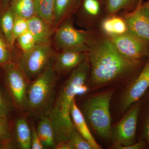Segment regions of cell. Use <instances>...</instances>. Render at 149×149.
<instances>
[{
    "instance_id": "6da1fadb",
    "label": "cell",
    "mask_w": 149,
    "mask_h": 149,
    "mask_svg": "<svg viewBox=\"0 0 149 149\" xmlns=\"http://www.w3.org/2000/svg\"><path fill=\"white\" fill-rule=\"evenodd\" d=\"M88 55L90 64V81L97 88L135 74L142 61H131L121 55L109 37L98 27L88 30Z\"/></svg>"
},
{
    "instance_id": "7a4b0ae2",
    "label": "cell",
    "mask_w": 149,
    "mask_h": 149,
    "mask_svg": "<svg viewBox=\"0 0 149 149\" xmlns=\"http://www.w3.org/2000/svg\"><path fill=\"white\" fill-rule=\"evenodd\" d=\"M90 64L88 59L71 71L59 91L49 116L54 130L56 145L67 142L75 128L71 120L70 110L78 88L89 77Z\"/></svg>"
},
{
    "instance_id": "3957f363",
    "label": "cell",
    "mask_w": 149,
    "mask_h": 149,
    "mask_svg": "<svg viewBox=\"0 0 149 149\" xmlns=\"http://www.w3.org/2000/svg\"><path fill=\"white\" fill-rule=\"evenodd\" d=\"M57 74L53 68L52 60L45 70L29 83L23 111L40 118L48 115L53 102Z\"/></svg>"
},
{
    "instance_id": "277c9868",
    "label": "cell",
    "mask_w": 149,
    "mask_h": 149,
    "mask_svg": "<svg viewBox=\"0 0 149 149\" xmlns=\"http://www.w3.org/2000/svg\"><path fill=\"white\" fill-rule=\"evenodd\" d=\"M114 92V89H110L91 96L83 103L80 109L92 128L104 139L111 136L110 104Z\"/></svg>"
},
{
    "instance_id": "5b68a950",
    "label": "cell",
    "mask_w": 149,
    "mask_h": 149,
    "mask_svg": "<svg viewBox=\"0 0 149 149\" xmlns=\"http://www.w3.org/2000/svg\"><path fill=\"white\" fill-rule=\"evenodd\" d=\"M55 53L51 43L37 45L28 52L22 53L15 63L31 82L45 70Z\"/></svg>"
},
{
    "instance_id": "8992f818",
    "label": "cell",
    "mask_w": 149,
    "mask_h": 149,
    "mask_svg": "<svg viewBox=\"0 0 149 149\" xmlns=\"http://www.w3.org/2000/svg\"><path fill=\"white\" fill-rule=\"evenodd\" d=\"M72 18L67 19L55 30V47L58 51L71 50L88 52L89 31L75 28Z\"/></svg>"
},
{
    "instance_id": "52a82bcc",
    "label": "cell",
    "mask_w": 149,
    "mask_h": 149,
    "mask_svg": "<svg viewBox=\"0 0 149 149\" xmlns=\"http://www.w3.org/2000/svg\"><path fill=\"white\" fill-rule=\"evenodd\" d=\"M2 68L6 88L13 103L17 108L23 111L27 88L31 82L13 61Z\"/></svg>"
},
{
    "instance_id": "ba28073f",
    "label": "cell",
    "mask_w": 149,
    "mask_h": 149,
    "mask_svg": "<svg viewBox=\"0 0 149 149\" xmlns=\"http://www.w3.org/2000/svg\"><path fill=\"white\" fill-rule=\"evenodd\" d=\"M109 38L119 53L129 60L143 61L149 57V42L130 32Z\"/></svg>"
},
{
    "instance_id": "9c48e42d",
    "label": "cell",
    "mask_w": 149,
    "mask_h": 149,
    "mask_svg": "<svg viewBox=\"0 0 149 149\" xmlns=\"http://www.w3.org/2000/svg\"><path fill=\"white\" fill-rule=\"evenodd\" d=\"M140 109L139 104L134 105L118 123L112 128L111 137L113 139L114 144L127 146L136 143V128Z\"/></svg>"
},
{
    "instance_id": "30bf717a",
    "label": "cell",
    "mask_w": 149,
    "mask_h": 149,
    "mask_svg": "<svg viewBox=\"0 0 149 149\" xmlns=\"http://www.w3.org/2000/svg\"><path fill=\"white\" fill-rule=\"evenodd\" d=\"M73 17L78 26L89 30L97 27L106 17L105 7L99 0H83Z\"/></svg>"
},
{
    "instance_id": "8fae6325",
    "label": "cell",
    "mask_w": 149,
    "mask_h": 149,
    "mask_svg": "<svg viewBox=\"0 0 149 149\" xmlns=\"http://www.w3.org/2000/svg\"><path fill=\"white\" fill-rule=\"evenodd\" d=\"M149 88V57L143 68L133 82L126 88L121 100L123 111L126 110L138 101Z\"/></svg>"
},
{
    "instance_id": "7c38bea8",
    "label": "cell",
    "mask_w": 149,
    "mask_h": 149,
    "mask_svg": "<svg viewBox=\"0 0 149 149\" xmlns=\"http://www.w3.org/2000/svg\"><path fill=\"white\" fill-rule=\"evenodd\" d=\"M143 1V0H139L133 10L123 11L121 15L127 23L129 32L149 42V18L141 10Z\"/></svg>"
},
{
    "instance_id": "4fadbf2b",
    "label": "cell",
    "mask_w": 149,
    "mask_h": 149,
    "mask_svg": "<svg viewBox=\"0 0 149 149\" xmlns=\"http://www.w3.org/2000/svg\"><path fill=\"white\" fill-rule=\"evenodd\" d=\"M88 58V52L63 50L55 53L52 59V66L57 74L72 71Z\"/></svg>"
},
{
    "instance_id": "5bb4252c",
    "label": "cell",
    "mask_w": 149,
    "mask_h": 149,
    "mask_svg": "<svg viewBox=\"0 0 149 149\" xmlns=\"http://www.w3.org/2000/svg\"><path fill=\"white\" fill-rule=\"evenodd\" d=\"M100 31L107 37L119 36L129 32L125 19L117 14L105 17L97 26Z\"/></svg>"
},
{
    "instance_id": "9a60e30c",
    "label": "cell",
    "mask_w": 149,
    "mask_h": 149,
    "mask_svg": "<svg viewBox=\"0 0 149 149\" xmlns=\"http://www.w3.org/2000/svg\"><path fill=\"white\" fill-rule=\"evenodd\" d=\"M70 115L74 128L79 134L91 144L93 149H102L101 147L97 143L90 131L86 119L76 104L75 99L71 106Z\"/></svg>"
},
{
    "instance_id": "2e32d148",
    "label": "cell",
    "mask_w": 149,
    "mask_h": 149,
    "mask_svg": "<svg viewBox=\"0 0 149 149\" xmlns=\"http://www.w3.org/2000/svg\"><path fill=\"white\" fill-rule=\"evenodd\" d=\"M28 31L35 38L37 45L50 43L54 30L52 27L36 15L27 19Z\"/></svg>"
},
{
    "instance_id": "e0dca14e",
    "label": "cell",
    "mask_w": 149,
    "mask_h": 149,
    "mask_svg": "<svg viewBox=\"0 0 149 149\" xmlns=\"http://www.w3.org/2000/svg\"><path fill=\"white\" fill-rule=\"evenodd\" d=\"M14 128V140L17 147L19 149H31L32 130L27 119L24 117L17 118Z\"/></svg>"
},
{
    "instance_id": "ac0fdd59",
    "label": "cell",
    "mask_w": 149,
    "mask_h": 149,
    "mask_svg": "<svg viewBox=\"0 0 149 149\" xmlns=\"http://www.w3.org/2000/svg\"><path fill=\"white\" fill-rule=\"evenodd\" d=\"M37 131L45 148H55L54 130L49 116L44 115L40 118Z\"/></svg>"
},
{
    "instance_id": "d6986e66",
    "label": "cell",
    "mask_w": 149,
    "mask_h": 149,
    "mask_svg": "<svg viewBox=\"0 0 149 149\" xmlns=\"http://www.w3.org/2000/svg\"><path fill=\"white\" fill-rule=\"evenodd\" d=\"M34 1L36 16L54 29L55 19V0Z\"/></svg>"
},
{
    "instance_id": "ffe728a7",
    "label": "cell",
    "mask_w": 149,
    "mask_h": 149,
    "mask_svg": "<svg viewBox=\"0 0 149 149\" xmlns=\"http://www.w3.org/2000/svg\"><path fill=\"white\" fill-rule=\"evenodd\" d=\"M15 18V14L10 7L0 10V30L13 50L15 45L13 29Z\"/></svg>"
},
{
    "instance_id": "44dd1931",
    "label": "cell",
    "mask_w": 149,
    "mask_h": 149,
    "mask_svg": "<svg viewBox=\"0 0 149 149\" xmlns=\"http://www.w3.org/2000/svg\"><path fill=\"white\" fill-rule=\"evenodd\" d=\"M73 0H55V19L54 29L68 19L73 17L75 8L73 6Z\"/></svg>"
},
{
    "instance_id": "7402d4cb",
    "label": "cell",
    "mask_w": 149,
    "mask_h": 149,
    "mask_svg": "<svg viewBox=\"0 0 149 149\" xmlns=\"http://www.w3.org/2000/svg\"><path fill=\"white\" fill-rule=\"evenodd\" d=\"M139 0H104L106 16L118 14L120 11H130L136 7Z\"/></svg>"
},
{
    "instance_id": "603a6c76",
    "label": "cell",
    "mask_w": 149,
    "mask_h": 149,
    "mask_svg": "<svg viewBox=\"0 0 149 149\" xmlns=\"http://www.w3.org/2000/svg\"><path fill=\"white\" fill-rule=\"evenodd\" d=\"M9 7L15 16L28 19L36 15L34 0H13Z\"/></svg>"
},
{
    "instance_id": "cb8c5ba5",
    "label": "cell",
    "mask_w": 149,
    "mask_h": 149,
    "mask_svg": "<svg viewBox=\"0 0 149 149\" xmlns=\"http://www.w3.org/2000/svg\"><path fill=\"white\" fill-rule=\"evenodd\" d=\"M0 144L10 148H13L15 144L16 145L10 133L8 118L1 116H0Z\"/></svg>"
},
{
    "instance_id": "d4e9b609",
    "label": "cell",
    "mask_w": 149,
    "mask_h": 149,
    "mask_svg": "<svg viewBox=\"0 0 149 149\" xmlns=\"http://www.w3.org/2000/svg\"><path fill=\"white\" fill-rule=\"evenodd\" d=\"M13 51L0 30V67L12 61Z\"/></svg>"
},
{
    "instance_id": "484cf974",
    "label": "cell",
    "mask_w": 149,
    "mask_h": 149,
    "mask_svg": "<svg viewBox=\"0 0 149 149\" xmlns=\"http://www.w3.org/2000/svg\"><path fill=\"white\" fill-rule=\"evenodd\" d=\"M16 42L22 53L28 52L37 45L35 38L28 30L19 36L16 39Z\"/></svg>"
},
{
    "instance_id": "4316f807",
    "label": "cell",
    "mask_w": 149,
    "mask_h": 149,
    "mask_svg": "<svg viewBox=\"0 0 149 149\" xmlns=\"http://www.w3.org/2000/svg\"><path fill=\"white\" fill-rule=\"evenodd\" d=\"M68 143L71 149H93L91 144L75 129L70 135Z\"/></svg>"
},
{
    "instance_id": "83f0119b",
    "label": "cell",
    "mask_w": 149,
    "mask_h": 149,
    "mask_svg": "<svg viewBox=\"0 0 149 149\" xmlns=\"http://www.w3.org/2000/svg\"><path fill=\"white\" fill-rule=\"evenodd\" d=\"M28 30L27 19L15 16L12 33L13 40L15 44L16 39Z\"/></svg>"
},
{
    "instance_id": "f1b7e54d",
    "label": "cell",
    "mask_w": 149,
    "mask_h": 149,
    "mask_svg": "<svg viewBox=\"0 0 149 149\" xmlns=\"http://www.w3.org/2000/svg\"><path fill=\"white\" fill-rule=\"evenodd\" d=\"M11 110V105L3 89L0 87V116L7 118Z\"/></svg>"
},
{
    "instance_id": "f546056e",
    "label": "cell",
    "mask_w": 149,
    "mask_h": 149,
    "mask_svg": "<svg viewBox=\"0 0 149 149\" xmlns=\"http://www.w3.org/2000/svg\"><path fill=\"white\" fill-rule=\"evenodd\" d=\"M32 130V138H31V147L32 149H42L45 148L42 141L40 139L37 129L34 126H32L31 128Z\"/></svg>"
},
{
    "instance_id": "4dcf8cb0",
    "label": "cell",
    "mask_w": 149,
    "mask_h": 149,
    "mask_svg": "<svg viewBox=\"0 0 149 149\" xmlns=\"http://www.w3.org/2000/svg\"><path fill=\"white\" fill-rule=\"evenodd\" d=\"M145 147L144 141H140L136 142L132 145L123 146L119 144H114L113 148L116 149H142Z\"/></svg>"
},
{
    "instance_id": "1f68e13d",
    "label": "cell",
    "mask_w": 149,
    "mask_h": 149,
    "mask_svg": "<svg viewBox=\"0 0 149 149\" xmlns=\"http://www.w3.org/2000/svg\"><path fill=\"white\" fill-rule=\"evenodd\" d=\"M143 136L144 138L146 140L149 148V114L144 123L143 129Z\"/></svg>"
},
{
    "instance_id": "d6a6232c",
    "label": "cell",
    "mask_w": 149,
    "mask_h": 149,
    "mask_svg": "<svg viewBox=\"0 0 149 149\" xmlns=\"http://www.w3.org/2000/svg\"><path fill=\"white\" fill-rule=\"evenodd\" d=\"M141 10L147 17L149 18V0L142 3L141 6Z\"/></svg>"
},
{
    "instance_id": "836d02e7",
    "label": "cell",
    "mask_w": 149,
    "mask_h": 149,
    "mask_svg": "<svg viewBox=\"0 0 149 149\" xmlns=\"http://www.w3.org/2000/svg\"><path fill=\"white\" fill-rule=\"evenodd\" d=\"M13 0H0V10L8 8Z\"/></svg>"
}]
</instances>
